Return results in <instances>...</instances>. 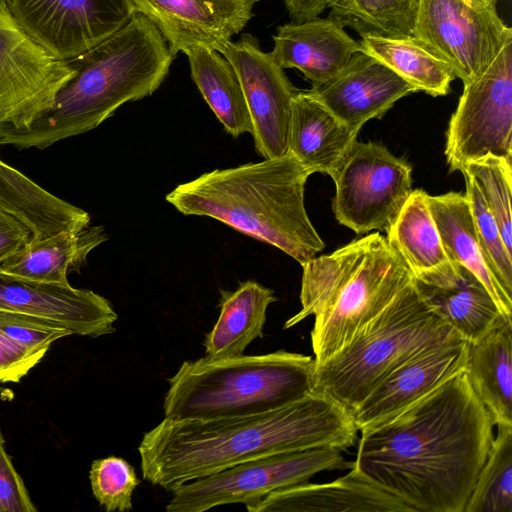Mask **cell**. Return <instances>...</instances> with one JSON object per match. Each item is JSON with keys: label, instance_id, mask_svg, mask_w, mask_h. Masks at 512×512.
Wrapping results in <instances>:
<instances>
[{"label": "cell", "instance_id": "cell-36", "mask_svg": "<svg viewBox=\"0 0 512 512\" xmlns=\"http://www.w3.org/2000/svg\"><path fill=\"white\" fill-rule=\"evenodd\" d=\"M0 332L30 349H49L56 340L73 335L63 324L29 314L0 309Z\"/></svg>", "mask_w": 512, "mask_h": 512}, {"label": "cell", "instance_id": "cell-16", "mask_svg": "<svg viewBox=\"0 0 512 512\" xmlns=\"http://www.w3.org/2000/svg\"><path fill=\"white\" fill-rule=\"evenodd\" d=\"M0 309L56 321L73 335L93 338L113 333L118 319L111 303L92 290L33 281L2 270Z\"/></svg>", "mask_w": 512, "mask_h": 512}, {"label": "cell", "instance_id": "cell-23", "mask_svg": "<svg viewBox=\"0 0 512 512\" xmlns=\"http://www.w3.org/2000/svg\"><path fill=\"white\" fill-rule=\"evenodd\" d=\"M444 249L452 262L473 273L487 288L501 312L512 316V296L501 286L478 236L466 194H427Z\"/></svg>", "mask_w": 512, "mask_h": 512}, {"label": "cell", "instance_id": "cell-17", "mask_svg": "<svg viewBox=\"0 0 512 512\" xmlns=\"http://www.w3.org/2000/svg\"><path fill=\"white\" fill-rule=\"evenodd\" d=\"M467 341L428 346L394 369L351 411L358 431L408 407L465 367Z\"/></svg>", "mask_w": 512, "mask_h": 512}, {"label": "cell", "instance_id": "cell-33", "mask_svg": "<svg viewBox=\"0 0 512 512\" xmlns=\"http://www.w3.org/2000/svg\"><path fill=\"white\" fill-rule=\"evenodd\" d=\"M460 172L476 183L507 250L512 253L511 161L487 154L468 161Z\"/></svg>", "mask_w": 512, "mask_h": 512}, {"label": "cell", "instance_id": "cell-28", "mask_svg": "<svg viewBox=\"0 0 512 512\" xmlns=\"http://www.w3.org/2000/svg\"><path fill=\"white\" fill-rule=\"evenodd\" d=\"M184 54L193 82L226 132L233 137L251 134L252 122L242 85L227 58L205 47H193Z\"/></svg>", "mask_w": 512, "mask_h": 512}, {"label": "cell", "instance_id": "cell-25", "mask_svg": "<svg viewBox=\"0 0 512 512\" xmlns=\"http://www.w3.org/2000/svg\"><path fill=\"white\" fill-rule=\"evenodd\" d=\"M464 370L495 425H512V318L502 316L484 335L467 341Z\"/></svg>", "mask_w": 512, "mask_h": 512}, {"label": "cell", "instance_id": "cell-35", "mask_svg": "<svg viewBox=\"0 0 512 512\" xmlns=\"http://www.w3.org/2000/svg\"><path fill=\"white\" fill-rule=\"evenodd\" d=\"M475 227L491 266L504 290L512 296V253L502 239L499 227L487 208L481 193L469 176H464Z\"/></svg>", "mask_w": 512, "mask_h": 512}, {"label": "cell", "instance_id": "cell-31", "mask_svg": "<svg viewBox=\"0 0 512 512\" xmlns=\"http://www.w3.org/2000/svg\"><path fill=\"white\" fill-rule=\"evenodd\" d=\"M420 0H331L330 19L361 37L413 34Z\"/></svg>", "mask_w": 512, "mask_h": 512}, {"label": "cell", "instance_id": "cell-19", "mask_svg": "<svg viewBox=\"0 0 512 512\" xmlns=\"http://www.w3.org/2000/svg\"><path fill=\"white\" fill-rule=\"evenodd\" d=\"M349 470L332 482H305L273 491L246 508L250 512H412L354 465Z\"/></svg>", "mask_w": 512, "mask_h": 512}, {"label": "cell", "instance_id": "cell-8", "mask_svg": "<svg viewBox=\"0 0 512 512\" xmlns=\"http://www.w3.org/2000/svg\"><path fill=\"white\" fill-rule=\"evenodd\" d=\"M342 450L333 447L275 453L175 486L168 512H203L217 506L252 504L269 493L308 482L322 471L346 470Z\"/></svg>", "mask_w": 512, "mask_h": 512}, {"label": "cell", "instance_id": "cell-21", "mask_svg": "<svg viewBox=\"0 0 512 512\" xmlns=\"http://www.w3.org/2000/svg\"><path fill=\"white\" fill-rule=\"evenodd\" d=\"M270 52L283 69H298L318 87L336 76L356 52L360 42L350 37L339 23L315 18L287 23L277 28Z\"/></svg>", "mask_w": 512, "mask_h": 512}, {"label": "cell", "instance_id": "cell-22", "mask_svg": "<svg viewBox=\"0 0 512 512\" xmlns=\"http://www.w3.org/2000/svg\"><path fill=\"white\" fill-rule=\"evenodd\" d=\"M358 131L328 110L310 90H297L292 99L288 152L313 173L332 177Z\"/></svg>", "mask_w": 512, "mask_h": 512}, {"label": "cell", "instance_id": "cell-11", "mask_svg": "<svg viewBox=\"0 0 512 512\" xmlns=\"http://www.w3.org/2000/svg\"><path fill=\"white\" fill-rule=\"evenodd\" d=\"M412 36L466 83L512 40V29L488 0H420Z\"/></svg>", "mask_w": 512, "mask_h": 512}, {"label": "cell", "instance_id": "cell-15", "mask_svg": "<svg viewBox=\"0 0 512 512\" xmlns=\"http://www.w3.org/2000/svg\"><path fill=\"white\" fill-rule=\"evenodd\" d=\"M160 31L173 55L193 47L222 52L252 19L258 0H129Z\"/></svg>", "mask_w": 512, "mask_h": 512}, {"label": "cell", "instance_id": "cell-14", "mask_svg": "<svg viewBox=\"0 0 512 512\" xmlns=\"http://www.w3.org/2000/svg\"><path fill=\"white\" fill-rule=\"evenodd\" d=\"M221 54L232 64L242 85L256 151L263 158L284 155L288 152L292 99L297 89L251 34L232 40Z\"/></svg>", "mask_w": 512, "mask_h": 512}, {"label": "cell", "instance_id": "cell-4", "mask_svg": "<svg viewBox=\"0 0 512 512\" xmlns=\"http://www.w3.org/2000/svg\"><path fill=\"white\" fill-rule=\"evenodd\" d=\"M311 174L287 152L203 173L176 186L165 199L183 215L223 222L277 247L302 266L325 247L304 203L305 184Z\"/></svg>", "mask_w": 512, "mask_h": 512}, {"label": "cell", "instance_id": "cell-5", "mask_svg": "<svg viewBox=\"0 0 512 512\" xmlns=\"http://www.w3.org/2000/svg\"><path fill=\"white\" fill-rule=\"evenodd\" d=\"M302 268L301 309L286 321L284 329L314 316L315 363L335 354L414 280L379 232L314 257Z\"/></svg>", "mask_w": 512, "mask_h": 512}, {"label": "cell", "instance_id": "cell-29", "mask_svg": "<svg viewBox=\"0 0 512 512\" xmlns=\"http://www.w3.org/2000/svg\"><path fill=\"white\" fill-rule=\"evenodd\" d=\"M427 194L412 190L394 222L386 241L407 265L414 278L448 267L449 259L430 211Z\"/></svg>", "mask_w": 512, "mask_h": 512}, {"label": "cell", "instance_id": "cell-26", "mask_svg": "<svg viewBox=\"0 0 512 512\" xmlns=\"http://www.w3.org/2000/svg\"><path fill=\"white\" fill-rule=\"evenodd\" d=\"M0 208L20 220L41 239L90 224L85 210L50 193L0 159Z\"/></svg>", "mask_w": 512, "mask_h": 512}, {"label": "cell", "instance_id": "cell-6", "mask_svg": "<svg viewBox=\"0 0 512 512\" xmlns=\"http://www.w3.org/2000/svg\"><path fill=\"white\" fill-rule=\"evenodd\" d=\"M315 360L278 350L184 361L167 381L165 419L211 420L268 412L313 391Z\"/></svg>", "mask_w": 512, "mask_h": 512}, {"label": "cell", "instance_id": "cell-9", "mask_svg": "<svg viewBox=\"0 0 512 512\" xmlns=\"http://www.w3.org/2000/svg\"><path fill=\"white\" fill-rule=\"evenodd\" d=\"M331 178L334 216L358 235L386 232L412 192V167L374 142L355 141Z\"/></svg>", "mask_w": 512, "mask_h": 512}, {"label": "cell", "instance_id": "cell-27", "mask_svg": "<svg viewBox=\"0 0 512 512\" xmlns=\"http://www.w3.org/2000/svg\"><path fill=\"white\" fill-rule=\"evenodd\" d=\"M220 292L218 319L203 341L205 356H239L263 337L267 309L277 298L273 290L254 280L240 283L234 291Z\"/></svg>", "mask_w": 512, "mask_h": 512}, {"label": "cell", "instance_id": "cell-24", "mask_svg": "<svg viewBox=\"0 0 512 512\" xmlns=\"http://www.w3.org/2000/svg\"><path fill=\"white\" fill-rule=\"evenodd\" d=\"M108 239L101 225L64 230L41 239L30 238L0 264V270L33 281L68 284V274L79 272L89 253Z\"/></svg>", "mask_w": 512, "mask_h": 512}, {"label": "cell", "instance_id": "cell-34", "mask_svg": "<svg viewBox=\"0 0 512 512\" xmlns=\"http://www.w3.org/2000/svg\"><path fill=\"white\" fill-rule=\"evenodd\" d=\"M89 479L95 499L108 512L128 511L140 480L135 468L124 458L109 456L94 460Z\"/></svg>", "mask_w": 512, "mask_h": 512}, {"label": "cell", "instance_id": "cell-20", "mask_svg": "<svg viewBox=\"0 0 512 512\" xmlns=\"http://www.w3.org/2000/svg\"><path fill=\"white\" fill-rule=\"evenodd\" d=\"M414 286L423 302L468 342L480 338L505 316L485 285L455 262L414 278Z\"/></svg>", "mask_w": 512, "mask_h": 512}, {"label": "cell", "instance_id": "cell-10", "mask_svg": "<svg viewBox=\"0 0 512 512\" xmlns=\"http://www.w3.org/2000/svg\"><path fill=\"white\" fill-rule=\"evenodd\" d=\"M463 92L446 132L449 171L487 154L512 157V40Z\"/></svg>", "mask_w": 512, "mask_h": 512}, {"label": "cell", "instance_id": "cell-30", "mask_svg": "<svg viewBox=\"0 0 512 512\" xmlns=\"http://www.w3.org/2000/svg\"><path fill=\"white\" fill-rule=\"evenodd\" d=\"M361 51L378 59L416 91L433 97L450 92L457 77L453 70L412 35L407 37L364 36Z\"/></svg>", "mask_w": 512, "mask_h": 512}, {"label": "cell", "instance_id": "cell-2", "mask_svg": "<svg viewBox=\"0 0 512 512\" xmlns=\"http://www.w3.org/2000/svg\"><path fill=\"white\" fill-rule=\"evenodd\" d=\"M358 429L351 413L312 391L264 413L211 420L163 419L138 447L142 476L169 491L175 486L263 456L320 447L345 450Z\"/></svg>", "mask_w": 512, "mask_h": 512}, {"label": "cell", "instance_id": "cell-37", "mask_svg": "<svg viewBox=\"0 0 512 512\" xmlns=\"http://www.w3.org/2000/svg\"><path fill=\"white\" fill-rule=\"evenodd\" d=\"M23 479L4 447L0 431V512H36Z\"/></svg>", "mask_w": 512, "mask_h": 512}, {"label": "cell", "instance_id": "cell-18", "mask_svg": "<svg viewBox=\"0 0 512 512\" xmlns=\"http://www.w3.org/2000/svg\"><path fill=\"white\" fill-rule=\"evenodd\" d=\"M311 93L340 121L360 131L416 89L378 59L356 52L345 67Z\"/></svg>", "mask_w": 512, "mask_h": 512}, {"label": "cell", "instance_id": "cell-7", "mask_svg": "<svg viewBox=\"0 0 512 512\" xmlns=\"http://www.w3.org/2000/svg\"><path fill=\"white\" fill-rule=\"evenodd\" d=\"M458 337L423 302L413 280L335 354L315 363L313 390L351 413L404 361L428 346Z\"/></svg>", "mask_w": 512, "mask_h": 512}, {"label": "cell", "instance_id": "cell-1", "mask_svg": "<svg viewBox=\"0 0 512 512\" xmlns=\"http://www.w3.org/2000/svg\"><path fill=\"white\" fill-rule=\"evenodd\" d=\"M495 427L463 369L360 430L354 467L412 512H463Z\"/></svg>", "mask_w": 512, "mask_h": 512}, {"label": "cell", "instance_id": "cell-40", "mask_svg": "<svg viewBox=\"0 0 512 512\" xmlns=\"http://www.w3.org/2000/svg\"><path fill=\"white\" fill-rule=\"evenodd\" d=\"M331 0H284L287 12L294 23H303L315 18L329 7Z\"/></svg>", "mask_w": 512, "mask_h": 512}, {"label": "cell", "instance_id": "cell-38", "mask_svg": "<svg viewBox=\"0 0 512 512\" xmlns=\"http://www.w3.org/2000/svg\"><path fill=\"white\" fill-rule=\"evenodd\" d=\"M48 349H30L0 332V382H18L44 357Z\"/></svg>", "mask_w": 512, "mask_h": 512}, {"label": "cell", "instance_id": "cell-12", "mask_svg": "<svg viewBox=\"0 0 512 512\" xmlns=\"http://www.w3.org/2000/svg\"><path fill=\"white\" fill-rule=\"evenodd\" d=\"M75 74L68 60L53 55L0 5V126H28L52 107Z\"/></svg>", "mask_w": 512, "mask_h": 512}, {"label": "cell", "instance_id": "cell-13", "mask_svg": "<svg viewBox=\"0 0 512 512\" xmlns=\"http://www.w3.org/2000/svg\"><path fill=\"white\" fill-rule=\"evenodd\" d=\"M22 29L63 60L93 48L135 13L129 0H8Z\"/></svg>", "mask_w": 512, "mask_h": 512}, {"label": "cell", "instance_id": "cell-3", "mask_svg": "<svg viewBox=\"0 0 512 512\" xmlns=\"http://www.w3.org/2000/svg\"><path fill=\"white\" fill-rule=\"evenodd\" d=\"M175 55L146 17L134 13L114 34L69 59L75 74L51 108L28 126H0V145L45 149L89 132L123 104L151 96L166 79Z\"/></svg>", "mask_w": 512, "mask_h": 512}, {"label": "cell", "instance_id": "cell-32", "mask_svg": "<svg viewBox=\"0 0 512 512\" xmlns=\"http://www.w3.org/2000/svg\"><path fill=\"white\" fill-rule=\"evenodd\" d=\"M488 457L463 512H512V425H496Z\"/></svg>", "mask_w": 512, "mask_h": 512}, {"label": "cell", "instance_id": "cell-41", "mask_svg": "<svg viewBox=\"0 0 512 512\" xmlns=\"http://www.w3.org/2000/svg\"><path fill=\"white\" fill-rule=\"evenodd\" d=\"M0 5H7L8 6V0H0Z\"/></svg>", "mask_w": 512, "mask_h": 512}, {"label": "cell", "instance_id": "cell-39", "mask_svg": "<svg viewBox=\"0 0 512 512\" xmlns=\"http://www.w3.org/2000/svg\"><path fill=\"white\" fill-rule=\"evenodd\" d=\"M30 238V230L15 216L0 208V264Z\"/></svg>", "mask_w": 512, "mask_h": 512}]
</instances>
